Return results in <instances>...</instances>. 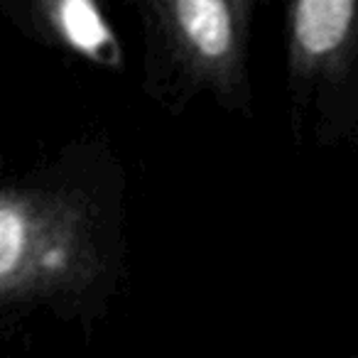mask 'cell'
<instances>
[{
	"label": "cell",
	"mask_w": 358,
	"mask_h": 358,
	"mask_svg": "<svg viewBox=\"0 0 358 358\" xmlns=\"http://www.w3.org/2000/svg\"><path fill=\"white\" fill-rule=\"evenodd\" d=\"M125 273V177L94 148L45 182L0 192V302L96 317Z\"/></svg>",
	"instance_id": "1"
},
{
	"label": "cell",
	"mask_w": 358,
	"mask_h": 358,
	"mask_svg": "<svg viewBox=\"0 0 358 358\" xmlns=\"http://www.w3.org/2000/svg\"><path fill=\"white\" fill-rule=\"evenodd\" d=\"M143 30V91L182 113L196 99L248 115L258 0H128Z\"/></svg>",
	"instance_id": "2"
},
{
	"label": "cell",
	"mask_w": 358,
	"mask_h": 358,
	"mask_svg": "<svg viewBox=\"0 0 358 358\" xmlns=\"http://www.w3.org/2000/svg\"><path fill=\"white\" fill-rule=\"evenodd\" d=\"M285 81L289 128L299 143H356L358 0H289Z\"/></svg>",
	"instance_id": "3"
},
{
	"label": "cell",
	"mask_w": 358,
	"mask_h": 358,
	"mask_svg": "<svg viewBox=\"0 0 358 358\" xmlns=\"http://www.w3.org/2000/svg\"><path fill=\"white\" fill-rule=\"evenodd\" d=\"M42 35L103 69H123V45L110 20V0H30Z\"/></svg>",
	"instance_id": "4"
}]
</instances>
